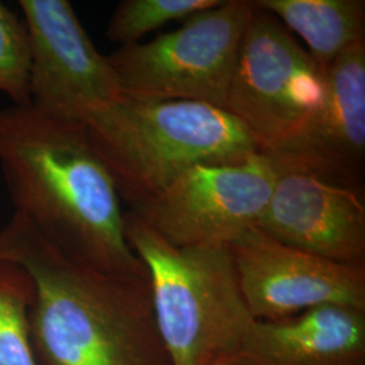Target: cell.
I'll list each match as a JSON object with an SVG mask.
<instances>
[{
    "mask_svg": "<svg viewBox=\"0 0 365 365\" xmlns=\"http://www.w3.org/2000/svg\"><path fill=\"white\" fill-rule=\"evenodd\" d=\"M324 96L325 71L277 18L253 6L225 110L259 152L272 153L307 126Z\"/></svg>",
    "mask_w": 365,
    "mask_h": 365,
    "instance_id": "8992f818",
    "label": "cell"
},
{
    "mask_svg": "<svg viewBox=\"0 0 365 365\" xmlns=\"http://www.w3.org/2000/svg\"><path fill=\"white\" fill-rule=\"evenodd\" d=\"M252 10L248 0H225L153 41L119 46L107 60L122 95L146 102H199L225 110Z\"/></svg>",
    "mask_w": 365,
    "mask_h": 365,
    "instance_id": "5b68a950",
    "label": "cell"
},
{
    "mask_svg": "<svg viewBox=\"0 0 365 365\" xmlns=\"http://www.w3.org/2000/svg\"><path fill=\"white\" fill-rule=\"evenodd\" d=\"M30 53L26 27L6 4L0 1V92L13 105H29Z\"/></svg>",
    "mask_w": 365,
    "mask_h": 365,
    "instance_id": "2e32d148",
    "label": "cell"
},
{
    "mask_svg": "<svg viewBox=\"0 0 365 365\" xmlns=\"http://www.w3.org/2000/svg\"><path fill=\"white\" fill-rule=\"evenodd\" d=\"M123 226L148 271L157 329L172 365L225 363L255 322L229 248L173 247L131 211Z\"/></svg>",
    "mask_w": 365,
    "mask_h": 365,
    "instance_id": "277c9868",
    "label": "cell"
},
{
    "mask_svg": "<svg viewBox=\"0 0 365 365\" xmlns=\"http://www.w3.org/2000/svg\"><path fill=\"white\" fill-rule=\"evenodd\" d=\"M279 175L261 152L235 163L196 164L129 211L173 247H227L256 226Z\"/></svg>",
    "mask_w": 365,
    "mask_h": 365,
    "instance_id": "52a82bcc",
    "label": "cell"
},
{
    "mask_svg": "<svg viewBox=\"0 0 365 365\" xmlns=\"http://www.w3.org/2000/svg\"><path fill=\"white\" fill-rule=\"evenodd\" d=\"M223 0H123L113 14L106 36L120 46L138 43L150 31L172 21L221 6Z\"/></svg>",
    "mask_w": 365,
    "mask_h": 365,
    "instance_id": "9a60e30c",
    "label": "cell"
},
{
    "mask_svg": "<svg viewBox=\"0 0 365 365\" xmlns=\"http://www.w3.org/2000/svg\"><path fill=\"white\" fill-rule=\"evenodd\" d=\"M264 155L279 173L303 172L364 191L365 39L327 68L324 102L307 126Z\"/></svg>",
    "mask_w": 365,
    "mask_h": 365,
    "instance_id": "30bf717a",
    "label": "cell"
},
{
    "mask_svg": "<svg viewBox=\"0 0 365 365\" xmlns=\"http://www.w3.org/2000/svg\"><path fill=\"white\" fill-rule=\"evenodd\" d=\"M0 170L15 212L56 248L107 274L149 277L125 238L117 185L78 122L1 108Z\"/></svg>",
    "mask_w": 365,
    "mask_h": 365,
    "instance_id": "6da1fadb",
    "label": "cell"
},
{
    "mask_svg": "<svg viewBox=\"0 0 365 365\" xmlns=\"http://www.w3.org/2000/svg\"><path fill=\"white\" fill-rule=\"evenodd\" d=\"M78 122L133 209L203 163H235L259 152L245 128L215 106L120 96Z\"/></svg>",
    "mask_w": 365,
    "mask_h": 365,
    "instance_id": "3957f363",
    "label": "cell"
},
{
    "mask_svg": "<svg viewBox=\"0 0 365 365\" xmlns=\"http://www.w3.org/2000/svg\"><path fill=\"white\" fill-rule=\"evenodd\" d=\"M255 321H279L325 304L365 310V267L288 247L256 226L227 245Z\"/></svg>",
    "mask_w": 365,
    "mask_h": 365,
    "instance_id": "9c48e42d",
    "label": "cell"
},
{
    "mask_svg": "<svg viewBox=\"0 0 365 365\" xmlns=\"http://www.w3.org/2000/svg\"><path fill=\"white\" fill-rule=\"evenodd\" d=\"M225 365H365V310L325 304L255 321Z\"/></svg>",
    "mask_w": 365,
    "mask_h": 365,
    "instance_id": "7c38bea8",
    "label": "cell"
},
{
    "mask_svg": "<svg viewBox=\"0 0 365 365\" xmlns=\"http://www.w3.org/2000/svg\"><path fill=\"white\" fill-rule=\"evenodd\" d=\"M218 365H225V364H223V363H221V364H218Z\"/></svg>",
    "mask_w": 365,
    "mask_h": 365,
    "instance_id": "e0dca14e",
    "label": "cell"
},
{
    "mask_svg": "<svg viewBox=\"0 0 365 365\" xmlns=\"http://www.w3.org/2000/svg\"><path fill=\"white\" fill-rule=\"evenodd\" d=\"M30 71L29 105L78 120L122 96L107 56L95 48L68 0H21Z\"/></svg>",
    "mask_w": 365,
    "mask_h": 365,
    "instance_id": "ba28073f",
    "label": "cell"
},
{
    "mask_svg": "<svg viewBox=\"0 0 365 365\" xmlns=\"http://www.w3.org/2000/svg\"><path fill=\"white\" fill-rule=\"evenodd\" d=\"M256 227L282 244L365 267L364 191L303 172L280 173Z\"/></svg>",
    "mask_w": 365,
    "mask_h": 365,
    "instance_id": "8fae6325",
    "label": "cell"
},
{
    "mask_svg": "<svg viewBox=\"0 0 365 365\" xmlns=\"http://www.w3.org/2000/svg\"><path fill=\"white\" fill-rule=\"evenodd\" d=\"M33 297L26 271L0 260V365H37L29 333Z\"/></svg>",
    "mask_w": 365,
    "mask_h": 365,
    "instance_id": "5bb4252c",
    "label": "cell"
},
{
    "mask_svg": "<svg viewBox=\"0 0 365 365\" xmlns=\"http://www.w3.org/2000/svg\"><path fill=\"white\" fill-rule=\"evenodd\" d=\"M0 260L31 277L29 333L37 365H172L149 277L107 274L75 260L19 212L0 230Z\"/></svg>",
    "mask_w": 365,
    "mask_h": 365,
    "instance_id": "7a4b0ae2",
    "label": "cell"
},
{
    "mask_svg": "<svg viewBox=\"0 0 365 365\" xmlns=\"http://www.w3.org/2000/svg\"><path fill=\"white\" fill-rule=\"evenodd\" d=\"M252 4L297 33L325 72L341 53L365 39L364 0H255Z\"/></svg>",
    "mask_w": 365,
    "mask_h": 365,
    "instance_id": "4fadbf2b",
    "label": "cell"
}]
</instances>
